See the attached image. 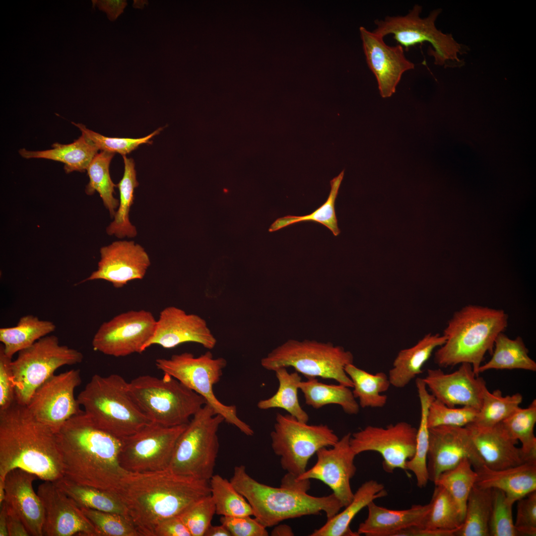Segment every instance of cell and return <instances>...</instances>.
<instances>
[{
  "label": "cell",
  "instance_id": "25",
  "mask_svg": "<svg viewBox=\"0 0 536 536\" xmlns=\"http://www.w3.org/2000/svg\"><path fill=\"white\" fill-rule=\"evenodd\" d=\"M37 476L27 471L15 469L5 476V500L24 523L30 536H43L45 518L41 500L33 488Z\"/></svg>",
  "mask_w": 536,
  "mask_h": 536
},
{
  "label": "cell",
  "instance_id": "27",
  "mask_svg": "<svg viewBox=\"0 0 536 536\" xmlns=\"http://www.w3.org/2000/svg\"><path fill=\"white\" fill-rule=\"evenodd\" d=\"M367 507V517L359 524L357 533L366 536H395L409 527L423 528L430 504L413 505L409 509L397 510L378 506L373 501Z\"/></svg>",
  "mask_w": 536,
  "mask_h": 536
},
{
  "label": "cell",
  "instance_id": "57",
  "mask_svg": "<svg viewBox=\"0 0 536 536\" xmlns=\"http://www.w3.org/2000/svg\"><path fill=\"white\" fill-rule=\"evenodd\" d=\"M99 9L105 12L111 21H114L123 12L127 5L124 0H92Z\"/></svg>",
  "mask_w": 536,
  "mask_h": 536
},
{
  "label": "cell",
  "instance_id": "24",
  "mask_svg": "<svg viewBox=\"0 0 536 536\" xmlns=\"http://www.w3.org/2000/svg\"><path fill=\"white\" fill-rule=\"evenodd\" d=\"M367 63L375 75L381 96L391 97L403 73L414 68V64L405 57L400 45L390 46L384 38L363 27L359 28Z\"/></svg>",
  "mask_w": 536,
  "mask_h": 536
},
{
  "label": "cell",
  "instance_id": "46",
  "mask_svg": "<svg viewBox=\"0 0 536 536\" xmlns=\"http://www.w3.org/2000/svg\"><path fill=\"white\" fill-rule=\"evenodd\" d=\"M477 476L471 463L465 459L455 467L442 473L434 484L447 490L465 517L467 500Z\"/></svg>",
  "mask_w": 536,
  "mask_h": 536
},
{
  "label": "cell",
  "instance_id": "53",
  "mask_svg": "<svg viewBox=\"0 0 536 536\" xmlns=\"http://www.w3.org/2000/svg\"><path fill=\"white\" fill-rule=\"evenodd\" d=\"M514 526L518 536H536V490L517 501Z\"/></svg>",
  "mask_w": 536,
  "mask_h": 536
},
{
  "label": "cell",
  "instance_id": "59",
  "mask_svg": "<svg viewBox=\"0 0 536 536\" xmlns=\"http://www.w3.org/2000/svg\"><path fill=\"white\" fill-rule=\"evenodd\" d=\"M458 530H429L411 527L398 532L395 536H456Z\"/></svg>",
  "mask_w": 536,
  "mask_h": 536
},
{
  "label": "cell",
  "instance_id": "61",
  "mask_svg": "<svg viewBox=\"0 0 536 536\" xmlns=\"http://www.w3.org/2000/svg\"><path fill=\"white\" fill-rule=\"evenodd\" d=\"M0 506V536H8L7 522V504L4 501Z\"/></svg>",
  "mask_w": 536,
  "mask_h": 536
},
{
  "label": "cell",
  "instance_id": "34",
  "mask_svg": "<svg viewBox=\"0 0 536 536\" xmlns=\"http://www.w3.org/2000/svg\"><path fill=\"white\" fill-rule=\"evenodd\" d=\"M529 349L521 336L511 339L503 333L496 336L491 358L481 365L479 374L490 369H515L536 371V363L529 355Z\"/></svg>",
  "mask_w": 536,
  "mask_h": 536
},
{
  "label": "cell",
  "instance_id": "10",
  "mask_svg": "<svg viewBox=\"0 0 536 536\" xmlns=\"http://www.w3.org/2000/svg\"><path fill=\"white\" fill-rule=\"evenodd\" d=\"M157 368L202 397L206 403L220 414L224 421L236 427L247 436L254 435L249 425L237 415L234 405L223 403L215 396L213 386L219 382L227 361L223 357L214 358L210 351L198 357L190 352L174 354L170 358L156 359Z\"/></svg>",
  "mask_w": 536,
  "mask_h": 536
},
{
  "label": "cell",
  "instance_id": "29",
  "mask_svg": "<svg viewBox=\"0 0 536 536\" xmlns=\"http://www.w3.org/2000/svg\"><path fill=\"white\" fill-rule=\"evenodd\" d=\"M445 340L443 335L429 333L414 345L400 351L388 375L391 386L397 388L406 386L422 373L424 364L434 350L442 345Z\"/></svg>",
  "mask_w": 536,
  "mask_h": 536
},
{
  "label": "cell",
  "instance_id": "7",
  "mask_svg": "<svg viewBox=\"0 0 536 536\" xmlns=\"http://www.w3.org/2000/svg\"><path fill=\"white\" fill-rule=\"evenodd\" d=\"M133 399L152 422L165 426L189 423L205 403L204 399L172 376L148 375L129 382Z\"/></svg>",
  "mask_w": 536,
  "mask_h": 536
},
{
  "label": "cell",
  "instance_id": "17",
  "mask_svg": "<svg viewBox=\"0 0 536 536\" xmlns=\"http://www.w3.org/2000/svg\"><path fill=\"white\" fill-rule=\"evenodd\" d=\"M81 383L79 369L54 374L35 391L26 406L37 420L56 433L67 421L83 411L74 397Z\"/></svg>",
  "mask_w": 536,
  "mask_h": 536
},
{
  "label": "cell",
  "instance_id": "32",
  "mask_svg": "<svg viewBox=\"0 0 536 536\" xmlns=\"http://www.w3.org/2000/svg\"><path fill=\"white\" fill-rule=\"evenodd\" d=\"M299 389L303 393L305 403L319 409L329 404L341 406L348 414L358 413L360 406L350 388L338 385L323 383L317 378H308L299 383Z\"/></svg>",
  "mask_w": 536,
  "mask_h": 536
},
{
  "label": "cell",
  "instance_id": "16",
  "mask_svg": "<svg viewBox=\"0 0 536 536\" xmlns=\"http://www.w3.org/2000/svg\"><path fill=\"white\" fill-rule=\"evenodd\" d=\"M417 429L400 421L386 427L368 425L351 434L350 446L356 454L367 451L379 453L384 470H406V462L414 455Z\"/></svg>",
  "mask_w": 536,
  "mask_h": 536
},
{
  "label": "cell",
  "instance_id": "39",
  "mask_svg": "<svg viewBox=\"0 0 536 536\" xmlns=\"http://www.w3.org/2000/svg\"><path fill=\"white\" fill-rule=\"evenodd\" d=\"M274 372L279 383L278 388L272 396L260 401L258 407L262 410L282 408L298 420L308 423L309 415L301 406L298 397L301 376L296 371L289 373L285 367L279 368Z\"/></svg>",
  "mask_w": 536,
  "mask_h": 536
},
{
  "label": "cell",
  "instance_id": "45",
  "mask_svg": "<svg viewBox=\"0 0 536 536\" xmlns=\"http://www.w3.org/2000/svg\"><path fill=\"white\" fill-rule=\"evenodd\" d=\"M523 401L519 393L503 396L500 390L492 393L487 389L484 393L482 403L472 424L482 427L494 426L507 418L518 408Z\"/></svg>",
  "mask_w": 536,
  "mask_h": 536
},
{
  "label": "cell",
  "instance_id": "8",
  "mask_svg": "<svg viewBox=\"0 0 536 536\" xmlns=\"http://www.w3.org/2000/svg\"><path fill=\"white\" fill-rule=\"evenodd\" d=\"M352 353L339 345L314 340L290 339L277 346L261 361L265 369L274 371L291 367L307 378L333 379L339 384L353 387L345 367L353 363Z\"/></svg>",
  "mask_w": 536,
  "mask_h": 536
},
{
  "label": "cell",
  "instance_id": "18",
  "mask_svg": "<svg viewBox=\"0 0 536 536\" xmlns=\"http://www.w3.org/2000/svg\"><path fill=\"white\" fill-rule=\"evenodd\" d=\"M468 459L474 469L484 465L467 427L441 425L429 428L427 467L434 482L444 472Z\"/></svg>",
  "mask_w": 536,
  "mask_h": 536
},
{
  "label": "cell",
  "instance_id": "2",
  "mask_svg": "<svg viewBox=\"0 0 536 536\" xmlns=\"http://www.w3.org/2000/svg\"><path fill=\"white\" fill-rule=\"evenodd\" d=\"M56 434L64 477L117 492L129 472L119 460L122 439L97 427L84 410L67 421Z\"/></svg>",
  "mask_w": 536,
  "mask_h": 536
},
{
  "label": "cell",
  "instance_id": "58",
  "mask_svg": "<svg viewBox=\"0 0 536 536\" xmlns=\"http://www.w3.org/2000/svg\"><path fill=\"white\" fill-rule=\"evenodd\" d=\"M7 530L9 536H30L29 533L20 518L15 511L7 504Z\"/></svg>",
  "mask_w": 536,
  "mask_h": 536
},
{
  "label": "cell",
  "instance_id": "6",
  "mask_svg": "<svg viewBox=\"0 0 536 536\" xmlns=\"http://www.w3.org/2000/svg\"><path fill=\"white\" fill-rule=\"evenodd\" d=\"M77 399L97 427L121 439L152 422L133 399L129 382L118 374L93 375Z\"/></svg>",
  "mask_w": 536,
  "mask_h": 536
},
{
  "label": "cell",
  "instance_id": "36",
  "mask_svg": "<svg viewBox=\"0 0 536 536\" xmlns=\"http://www.w3.org/2000/svg\"><path fill=\"white\" fill-rule=\"evenodd\" d=\"M54 482L80 508L128 516L125 505L116 492L81 485L64 476Z\"/></svg>",
  "mask_w": 536,
  "mask_h": 536
},
{
  "label": "cell",
  "instance_id": "31",
  "mask_svg": "<svg viewBox=\"0 0 536 536\" xmlns=\"http://www.w3.org/2000/svg\"><path fill=\"white\" fill-rule=\"evenodd\" d=\"M52 148L41 151H30L25 148L18 150L23 158H44L62 162L66 173L83 172L98 154L99 149L83 134L72 143L66 144L56 142Z\"/></svg>",
  "mask_w": 536,
  "mask_h": 536
},
{
  "label": "cell",
  "instance_id": "62",
  "mask_svg": "<svg viewBox=\"0 0 536 536\" xmlns=\"http://www.w3.org/2000/svg\"><path fill=\"white\" fill-rule=\"evenodd\" d=\"M204 536H231L227 528L221 524L219 526L210 525Z\"/></svg>",
  "mask_w": 536,
  "mask_h": 536
},
{
  "label": "cell",
  "instance_id": "54",
  "mask_svg": "<svg viewBox=\"0 0 536 536\" xmlns=\"http://www.w3.org/2000/svg\"><path fill=\"white\" fill-rule=\"evenodd\" d=\"M12 358L0 346V411L5 410L16 402L15 386L11 368Z\"/></svg>",
  "mask_w": 536,
  "mask_h": 536
},
{
  "label": "cell",
  "instance_id": "15",
  "mask_svg": "<svg viewBox=\"0 0 536 536\" xmlns=\"http://www.w3.org/2000/svg\"><path fill=\"white\" fill-rule=\"evenodd\" d=\"M156 322L144 310L120 314L100 326L92 341L93 348L114 357L141 353L153 335Z\"/></svg>",
  "mask_w": 536,
  "mask_h": 536
},
{
  "label": "cell",
  "instance_id": "56",
  "mask_svg": "<svg viewBox=\"0 0 536 536\" xmlns=\"http://www.w3.org/2000/svg\"><path fill=\"white\" fill-rule=\"evenodd\" d=\"M154 536H191L180 515L167 519L156 528Z\"/></svg>",
  "mask_w": 536,
  "mask_h": 536
},
{
  "label": "cell",
  "instance_id": "3",
  "mask_svg": "<svg viewBox=\"0 0 536 536\" xmlns=\"http://www.w3.org/2000/svg\"><path fill=\"white\" fill-rule=\"evenodd\" d=\"M17 468L44 481L64 476L56 433L15 402L0 411V479Z\"/></svg>",
  "mask_w": 536,
  "mask_h": 536
},
{
  "label": "cell",
  "instance_id": "42",
  "mask_svg": "<svg viewBox=\"0 0 536 536\" xmlns=\"http://www.w3.org/2000/svg\"><path fill=\"white\" fill-rule=\"evenodd\" d=\"M429 511L423 528L429 530L453 531L459 530L464 517L447 490L435 485Z\"/></svg>",
  "mask_w": 536,
  "mask_h": 536
},
{
  "label": "cell",
  "instance_id": "14",
  "mask_svg": "<svg viewBox=\"0 0 536 536\" xmlns=\"http://www.w3.org/2000/svg\"><path fill=\"white\" fill-rule=\"evenodd\" d=\"M187 424L169 427L151 422L122 438L119 456L122 467L130 472L168 468L176 442Z\"/></svg>",
  "mask_w": 536,
  "mask_h": 536
},
{
  "label": "cell",
  "instance_id": "38",
  "mask_svg": "<svg viewBox=\"0 0 536 536\" xmlns=\"http://www.w3.org/2000/svg\"><path fill=\"white\" fill-rule=\"evenodd\" d=\"M124 172L122 179L117 185L120 193L119 205L114 217V220L107 227L109 235H114L119 238H130L136 236L135 227L129 219V212L134 201V191L138 186L136 178L134 160L123 155Z\"/></svg>",
  "mask_w": 536,
  "mask_h": 536
},
{
  "label": "cell",
  "instance_id": "11",
  "mask_svg": "<svg viewBox=\"0 0 536 536\" xmlns=\"http://www.w3.org/2000/svg\"><path fill=\"white\" fill-rule=\"evenodd\" d=\"M11 362L16 402L27 406L35 391L65 365L80 363L77 350L60 344L56 335L45 336L18 353Z\"/></svg>",
  "mask_w": 536,
  "mask_h": 536
},
{
  "label": "cell",
  "instance_id": "22",
  "mask_svg": "<svg viewBox=\"0 0 536 536\" xmlns=\"http://www.w3.org/2000/svg\"><path fill=\"white\" fill-rule=\"evenodd\" d=\"M100 252L97 269L83 281L102 279L120 288L130 281L142 279L150 265L144 248L133 241L114 242Z\"/></svg>",
  "mask_w": 536,
  "mask_h": 536
},
{
  "label": "cell",
  "instance_id": "21",
  "mask_svg": "<svg viewBox=\"0 0 536 536\" xmlns=\"http://www.w3.org/2000/svg\"><path fill=\"white\" fill-rule=\"evenodd\" d=\"M422 379L434 399L451 407L461 405L479 410L487 389L483 378L477 376L471 365L467 363L451 373L429 369Z\"/></svg>",
  "mask_w": 536,
  "mask_h": 536
},
{
  "label": "cell",
  "instance_id": "41",
  "mask_svg": "<svg viewBox=\"0 0 536 536\" xmlns=\"http://www.w3.org/2000/svg\"><path fill=\"white\" fill-rule=\"evenodd\" d=\"M114 154L101 151L95 156L86 169L89 181L85 190L88 195H92L96 191L99 193L112 218L119 205V201L113 196L117 185L113 182L109 172L110 164Z\"/></svg>",
  "mask_w": 536,
  "mask_h": 536
},
{
  "label": "cell",
  "instance_id": "55",
  "mask_svg": "<svg viewBox=\"0 0 536 536\" xmlns=\"http://www.w3.org/2000/svg\"><path fill=\"white\" fill-rule=\"evenodd\" d=\"M221 524L225 526L231 536H268L265 527L251 516H222Z\"/></svg>",
  "mask_w": 536,
  "mask_h": 536
},
{
  "label": "cell",
  "instance_id": "9",
  "mask_svg": "<svg viewBox=\"0 0 536 536\" xmlns=\"http://www.w3.org/2000/svg\"><path fill=\"white\" fill-rule=\"evenodd\" d=\"M223 417L205 403L179 437L169 469L174 472L209 481L214 474L219 443L217 432Z\"/></svg>",
  "mask_w": 536,
  "mask_h": 536
},
{
  "label": "cell",
  "instance_id": "12",
  "mask_svg": "<svg viewBox=\"0 0 536 536\" xmlns=\"http://www.w3.org/2000/svg\"><path fill=\"white\" fill-rule=\"evenodd\" d=\"M271 448L280 457L281 468L297 477L303 474L310 459L321 448L332 447L339 440L325 424L309 425L289 414L277 413L270 433Z\"/></svg>",
  "mask_w": 536,
  "mask_h": 536
},
{
  "label": "cell",
  "instance_id": "5",
  "mask_svg": "<svg viewBox=\"0 0 536 536\" xmlns=\"http://www.w3.org/2000/svg\"><path fill=\"white\" fill-rule=\"evenodd\" d=\"M230 480L250 504L255 518L266 528L285 520L319 515L322 512L329 519L343 507L333 493L316 497L306 492L262 483L249 475L243 465L234 467Z\"/></svg>",
  "mask_w": 536,
  "mask_h": 536
},
{
  "label": "cell",
  "instance_id": "43",
  "mask_svg": "<svg viewBox=\"0 0 536 536\" xmlns=\"http://www.w3.org/2000/svg\"><path fill=\"white\" fill-rule=\"evenodd\" d=\"M209 483L216 514L228 517L253 515L250 504L230 480L216 474L212 476Z\"/></svg>",
  "mask_w": 536,
  "mask_h": 536
},
{
  "label": "cell",
  "instance_id": "13",
  "mask_svg": "<svg viewBox=\"0 0 536 536\" xmlns=\"http://www.w3.org/2000/svg\"><path fill=\"white\" fill-rule=\"evenodd\" d=\"M422 6L416 4L404 16H387L384 20H376L374 23L377 27L373 32L383 38L393 35L398 45L406 50L417 44L429 42L433 50H429L428 54L434 57L436 65L443 66L449 61L460 62L458 54L461 53L462 45L452 34L443 33L435 26L441 9L434 10L424 18L420 16Z\"/></svg>",
  "mask_w": 536,
  "mask_h": 536
},
{
  "label": "cell",
  "instance_id": "64",
  "mask_svg": "<svg viewBox=\"0 0 536 536\" xmlns=\"http://www.w3.org/2000/svg\"><path fill=\"white\" fill-rule=\"evenodd\" d=\"M5 500V490L4 487V482L3 480L0 479V505Z\"/></svg>",
  "mask_w": 536,
  "mask_h": 536
},
{
  "label": "cell",
  "instance_id": "44",
  "mask_svg": "<svg viewBox=\"0 0 536 536\" xmlns=\"http://www.w3.org/2000/svg\"><path fill=\"white\" fill-rule=\"evenodd\" d=\"M501 423L514 439L520 441L521 449L527 459L536 460V438L534 434L536 400L527 408H518Z\"/></svg>",
  "mask_w": 536,
  "mask_h": 536
},
{
  "label": "cell",
  "instance_id": "28",
  "mask_svg": "<svg viewBox=\"0 0 536 536\" xmlns=\"http://www.w3.org/2000/svg\"><path fill=\"white\" fill-rule=\"evenodd\" d=\"M474 469L477 475L475 485L502 490L515 502L536 490V460L499 470L485 465Z\"/></svg>",
  "mask_w": 536,
  "mask_h": 536
},
{
  "label": "cell",
  "instance_id": "26",
  "mask_svg": "<svg viewBox=\"0 0 536 536\" xmlns=\"http://www.w3.org/2000/svg\"><path fill=\"white\" fill-rule=\"evenodd\" d=\"M469 430L477 450L488 468L499 470L520 465L528 461L518 441L514 439L500 422L494 426L482 427L470 423Z\"/></svg>",
  "mask_w": 536,
  "mask_h": 536
},
{
  "label": "cell",
  "instance_id": "19",
  "mask_svg": "<svg viewBox=\"0 0 536 536\" xmlns=\"http://www.w3.org/2000/svg\"><path fill=\"white\" fill-rule=\"evenodd\" d=\"M351 433L339 439L331 448L324 447L316 453L317 462L309 469L297 477L299 480H319L328 485L339 500L343 507L352 500L354 493L350 480L356 471L354 459L356 454L350 444Z\"/></svg>",
  "mask_w": 536,
  "mask_h": 536
},
{
  "label": "cell",
  "instance_id": "33",
  "mask_svg": "<svg viewBox=\"0 0 536 536\" xmlns=\"http://www.w3.org/2000/svg\"><path fill=\"white\" fill-rule=\"evenodd\" d=\"M56 328L51 321L28 315L22 317L15 326L0 328V341L5 354L12 358L15 353L55 331Z\"/></svg>",
  "mask_w": 536,
  "mask_h": 536
},
{
  "label": "cell",
  "instance_id": "63",
  "mask_svg": "<svg viewBox=\"0 0 536 536\" xmlns=\"http://www.w3.org/2000/svg\"><path fill=\"white\" fill-rule=\"evenodd\" d=\"M271 536H293L294 533L291 528L287 525H277L271 532Z\"/></svg>",
  "mask_w": 536,
  "mask_h": 536
},
{
  "label": "cell",
  "instance_id": "35",
  "mask_svg": "<svg viewBox=\"0 0 536 536\" xmlns=\"http://www.w3.org/2000/svg\"><path fill=\"white\" fill-rule=\"evenodd\" d=\"M415 383L420 405V418L417 431L415 453L406 462L405 467L406 470H410L414 474L417 486L423 488L426 486L429 480L427 467L429 447L427 416L429 405L434 398L428 391L422 378H417Z\"/></svg>",
  "mask_w": 536,
  "mask_h": 536
},
{
  "label": "cell",
  "instance_id": "48",
  "mask_svg": "<svg viewBox=\"0 0 536 536\" xmlns=\"http://www.w3.org/2000/svg\"><path fill=\"white\" fill-rule=\"evenodd\" d=\"M98 536H140L128 516L81 507Z\"/></svg>",
  "mask_w": 536,
  "mask_h": 536
},
{
  "label": "cell",
  "instance_id": "47",
  "mask_svg": "<svg viewBox=\"0 0 536 536\" xmlns=\"http://www.w3.org/2000/svg\"><path fill=\"white\" fill-rule=\"evenodd\" d=\"M343 175L344 170L331 181V189L327 200L314 212L305 216L287 215L278 218L271 225L269 231H275L295 223L310 220L322 224L335 236H337L340 231L337 226L335 204Z\"/></svg>",
  "mask_w": 536,
  "mask_h": 536
},
{
  "label": "cell",
  "instance_id": "50",
  "mask_svg": "<svg viewBox=\"0 0 536 536\" xmlns=\"http://www.w3.org/2000/svg\"><path fill=\"white\" fill-rule=\"evenodd\" d=\"M478 410L471 407H449L434 399L428 411L429 428L441 425L465 427L474 420Z\"/></svg>",
  "mask_w": 536,
  "mask_h": 536
},
{
  "label": "cell",
  "instance_id": "37",
  "mask_svg": "<svg viewBox=\"0 0 536 536\" xmlns=\"http://www.w3.org/2000/svg\"><path fill=\"white\" fill-rule=\"evenodd\" d=\"M345 371L352 382V393L360 407L381 408L385 405L388 397L382 393L391 386L388 375L383 372L370 373L353 363L346 365Z\"/></svg>",
  "mask_w": 536,
  "mask_h": 536
},
{
  "label": "cell",
  "instance_id": "30",
  "mask_svg": "<svg viewBox=\"0 0 536 536\" xmlns=\"http://www.w3.org/2000/svg\"><path fill=\"white\" fill-rule=\"evenodd\" d=\"M387 492L384 485L374 480L364 482L354 493L351 502L340 513L327 519L320 528L315 530L311 536H358L351 531L350 525L363 508L375 500L385 497Z\"/></svg>",
  "mask_w": 536,
  "mask_h": 536
},
{
  "label": "cell",
  "instance_id": "40",
  "mask_svg": "<svg viewBox=\"0 0 536 536\" xmlns=\"http://www.w3.org/2000/svg\"><path fill=\"white\" fill-rule=\"evenodd\" d=\"M492 503V489L475 485L469 496L465 517L457 536H489V522Z\"/></svg>",
  "mask_w": 536,
  "mask_h": 536
},
{
  "label": "cell",
  "instance_id": "4",
  "mask_svg": "<svg viewBox=\"0 0 536 536\" xmlns=\"http://www.w3.org/2000/svg\"><path fill=\"white\" fill-rule=\"evenodd\" d=\"M508 315L502 309L468 305L455 312L443 331L445 343L434 353L442 368L463 363L478 369L487 352L492 354L495 338L508 326Z\"/></svg>",
  "mask_w": 536,
  "mask_h": 536
},
{
  "label": "cell",
  "instance_id": "23",
  "mask_svg": "<svg viewBox=\"0 0 536 536\" xmlns=\"http://www.w3.org/2000/svg\"><path fill=\"white\" fill-rule=\"evenodd\" d=\"M186 342L199 343L207 349H212L217 340L202 317L170 306L161 311L153 335L145 349L154 344L172 348Z\"/></svg>",
  "mask_w": 536,
  "mask_h": 536
},
{
  "label": "cell",
  "instance_id": "49",
  "mask_svg": "<svg viewBox=\"0 0 536 536\" xmlns=\"http://www.w3.org/2000/svg\"><path fill=\"white\" fill-rule=\"evenodd\" d=\"M515 502L502 490L492 489L489 536H518L512 515V507Z\"/></svg>",
  "mask_w": 536,
  "mask_h": 536
},
{
  "label": "cell",
  "instance_id": "20",
  "mask_svg": "<svg viewBox=\"0 0 536 536\" xmlns=\"http://www.w3.org/2000/svg\"><path fill=\"white\" fill-rule=\"evenodd\" d=\"M37 494L44 508L43 536H98L79 506L54 482L45 481Z\"/></svg>",
  "mask_w": 536,
  "mask_h": 536
},
{
  "label": "cell",
  "instance_id": "60",
  "mask_svg": "<svg viewBox=\"0 0 536 536\" xmlns=\"http://www.w3.org/2000/svg\"><path fill=\"white\" fill-rule=\"evenodd\" d=\"M281 487L307 492L310 488V480H299L297 477L286 473L281 479Z\"/></svg>",
  "mask_w": 536,
  "mask_h": 536
},
{
  "label": "cell",
  "instance_id": "52",
  "mask_svg": "<svg viewBox=\"0 0 536 536\" xmlns=\"http://www.w3.org/2000/svg\"><path fill=\"white\" fill-rule=\"evenodd\" d=\"M215 514V506L210 494L192 505L180 516L191 536H204Z\"/></svg>",
  "mask_w": 536,
  "mask_h": 536
},
{
  "label": "cell",
  "instance_id": "51",
  "mask_svg": "<svg viewBox=\"0 0 536 536\" xmlns=\"http://www.w3.org/2000/svg\"><path fill=\"white\" fill-rule=\"evenodd\" d=\"M72 124L77 127L81 133L89 139L101 151H105L113 153H118L123 155L130 153L137 148L140 144H151L150 139L155 135L159 134L163 128H159L148 135L138 138H120L107 137L100 134L87 129L82 124Z\"/></svg>",
  "mask_w": 536,
  "mask_h": 536
},
{
  "label": "cell",
  "instance_id": "1",
  "mask_svg": "<svg viewBox=\"0 0 536 536\" xmlns=\"http://www.w3.org/2000/svg\"><path fill=\"white\" fill-rule=\"evenodd\" d=\"M117 494L140 536H154L159 524L210 495V489L209 481L177 474L167 468L129 471Z\"/></svg>",
  "mask_w": 536,
  "mask_h": 536
}]
</instances>
